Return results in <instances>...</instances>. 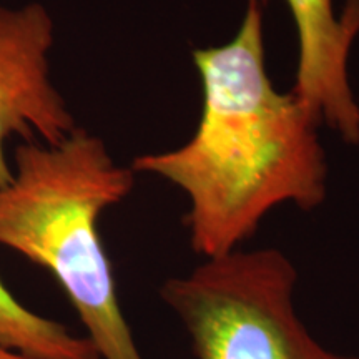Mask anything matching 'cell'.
Here are the masks:
<instances>
[{
	"label": "cell",
	"instance_id": "obj_5",
	"mask_svg": "<svg viewBox=\"0 0 359 359\" xmlns=\"http://www.w3.org/2000/svg\"><path fill=\"white\" fill-rule=\"evenodd\" d=\"M298 35V65L291 92L314 116L359 145V105L349 83V53L359 35V0L336 13L333 0H285Z\"/></svg>",
	"mask_w": 359,
	"mask_h": 359
},
{
	"label": "cell",
	"instance_id": "obj_4",
	"mask_svg": "<svg viewBox=\"0 0 359 359\" xmlns=\"http://www.w3.org/2000/svg\"><path fill=\"white\" fill-rule=\"evenodd\" d=\"M53 20L42 4L0 6V187L12 178L6 142L12 135L55 145L75 120L50 80Z\"/></svg>",
	"mask_w": 359,
	"mask_h": 359
},
{
	"label": "cell",
	"instance_id": "obj_2",
	"mask_svg": "<svg viewBox=\"0 0 359 359\" xmlns=\"http://www.w3.org/2000/svg\"><path fill=\"white\" fill-rule=\"evenodd\" d=\"M0 187V245L52 273L100 359H143L120 308L98 219L132 191L135 172L75 128L55 145L25 142Z\"/></svg>",
	"mask_w": 359,
	"mask_h": 359
},
{
	"label": "cell",
	"instance_id": "obj_7",
	"mask_svg": "<svg viewBox=\"0 0 359 359\" xmlns=\"http://www.w3.org/2000/svg\"><path fill=\"white\" fill-rule=\"evenodd\" d=\"M0 359H35V358H30L24 353H19L15 351V349H11L4 346V344H0Z\"/></svg>",
	"mask_w": 359,
	"mask_h": 359
},
{
	"label": "cell",
	"instance_id": "obj_3",
	"mask_svg": "<svg viewBox=\"0 0 359 359\" xmlns=\"http://www.w3.org/2000/svg\"><path fill=\"white\" fill-rule=\"evenodd\" d=\"M298 271L276 248L208 258L160 294L196 359H359L313 338L294 308Z\"/></svg>",
	"mask_w": 359,
	"mask_h": 359
},
{
	"label": "cell",
	"instance_id": "obj_1",
	"mask_svg": "<svg viewBox=\"0 0 359 359\" xmlns=\"http://www.w3.org/2000/svg\"><path fill=\"white\" fill-rule=\"evenodd\" d=\"M193 62L203 92L196 132L172 151L137 156L130 168L185 193L191 248L208 259L240 248L278 205L318 208L327 163L320 120L268 77L259 0H248L230 42L198 48Z\"/></svg>",
	"mask_w": 359,
	"mask_h": 359
},
{
	"label": "cell",
	"instance_id": "obj_6",
	"mask_svg": "<svg viewBox=\"0 0 359 359\" xmlns=\"http://www.w3.org/2000/svg\"><path fill=\"white\" fill-rule=\"evenodd\" d=\"M0 344L35 359H100L88 338L30 311L0 280Z\"/></svg>",
	"mask_w": 359,
	"mask_h": 359
}]
</instances>
